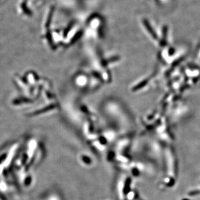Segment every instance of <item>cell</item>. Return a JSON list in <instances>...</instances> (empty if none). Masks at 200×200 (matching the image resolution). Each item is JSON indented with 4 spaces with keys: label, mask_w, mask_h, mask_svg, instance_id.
I'll return each instance as SVG.
<instances>
[{
    "label": "cell",
    "mask_w": 200,
    "mask_h": 200,
    "mask_svg": "<svg viewBox=\"0 0 200 200\" xmlns=\"http://www.w3.org/2000/svg\"><path fill=\"white\" fill-rule=\"evenodd\" d=\"M156 5L160 7H167L172 4L174 0H153Z\"/></svg>",
    "instance_id": "obj_1"
},
{
    "label": "cell",
    "mask_w": 200,
    "mask_h": 200,
    "mask_svg": "<svg viewBox=\"0 0 200 200\" xmlns=\"http://www.w3.org/2000/svg\"><path fill=\"white\" fill-rule=\"evenodd\" d=\"M189 200V199H183V200Z\"/></svg>",
    "instance_id": "obj_2"
}]
</instances>
